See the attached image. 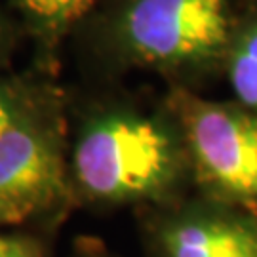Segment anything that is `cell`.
Returning a JSON list of instances; mask_svg holds the SVG:
<instances>
[{
  "label": "cell",
  "mask_w": 257,
  "mask_h": 257,
  "mask_svg": "<svg viewBox=\"0 0 257 257\" xmlns=\"http://www.w3.org/2000/svg\"><path fill=\"white\" fill-rule=\"evenodd\" d=\"M225 63L238 103L257 114V0L236 23Z\"/></svg>",
  "instance_id": "6"
},
{
  "label": "cell",
  "mask_w": 257,
  "mask_h": 257,
  "mask_svg": "<svg viewBox=\"0 0 257 257\" xmlns=\"http://www.w3.org/2000/svg\"><path fill=\"white\" fill-rule=\"evenodd\" d=\"M181 166V145L162 122L116 110L90 122L73 153L74 179L101 202H134L164 193Z\"/></svg>",
  "instance_id": "1"
},
{
  "label": "cell",
  "mask_w": 257,
  "mask_h": 257,
  "mask_svg": "<svg viewBox=\"0 0 257 257\" xmlns=\"http://www.w3.org/2000/svg\"><path fill=\"white\" fill-rule=\"evenodd\" d=\"M97 0H12L35 37L52 44L73 29Z\"/></svg>",
  "instance_id": "7"
},
{
  "label": "cell",
  "mask_w": 257,
  "mask_h": 257,
  "mask_svg": "<svg viewBox=\"0 0 257 257\" xmlns=\"http://www.w3.org/2000/svg\"><path fill=\"white\" fill-rule=\"evenodd\" d=\"M0 257H40V253L33 240L16 234H0Z\"/></svg>",
  "instance_id": "9"
},
{
  "label": "cell",
  "mask_w": 257,
  "mask_h": 257,
  "mask_svg": "<svg viewBox=\"0 0 257 257\" xmlns=\"http://www.w3.org/2000/svg\"><path fill=\"white\" fill-rule=\"evenodd\" d=\"M31 107L21 90L8 84H0V136Z\"/></svg>",
  "instance_id": "8"
},
{
  "label": "cell",
  "mask_w": 257,
  "mask_h": 257,
  "mask_svg": "<svg viewBox=\"0 0 257 257\" xmlns=\"http://www.w3.org/2000/svg\"><path fill=\"white\" fill-rule=\"evenodd\" d=\"M2 44H4V31L0 27V50H2Z\"/></svg>",
  "instance_id": "10"
},
{
  "label": "cell",
  "mask_w": 257,
  "mask_h": 257,
  "mask_svg": "<svg viewBox=\"0 0 257 257\" xmlns=\"http://www.w3.org/2000/svg\"><path fill=\"white\" fill-rule=\"evenodd\" d=\"M170 107L198 179L221 198L257 211V114L187 92H175Z\"/></svg>",
  "instance_id": "3"
},
{
  "label": "cell",
  "mask_w": 257,
  "mask_h": 257,
  "mask_svg": "<svg viewBox=\"0 0 257 257\" xmlns=\"http://www.w3.org/2000/svg\"><path fill=\"white\" fill-rule=\"evenodd\" d=\"M166 257H257V225L232 213H189L162 232Z\"/></svg>",
  "instance_id": "5"
},
{
  "label": "cell",
  "mask_w": 257,
  "mask_h": 257,
  "mask_svg": "<svg viewBox=\"0 0 257 257\" xmlns=\"http://www.w3.org/2000/svg\"><path fill=\"white\" fill-rule=\"evenodd\" d=\"M63 187V156L54 126L31 105L0 136V227L46 211Z\"/></svg>",
  "instance_id": "4"
},
{
  "label": "cell",
  "mask_w": 257,
  "mask_h": 257,
  "mask_svg": "<svg viewBox=\"0 0 257 257\" xmlns=\"http://www.w3.org/2000/svg\"><path fill=\"white\" fill-rule=\"evenodd\" d=\"M234 29L230 0H132L120 18L128 54L164 71L225 59Z\"/></svg>",
  "instance_id": "2"
}]
</instances>
